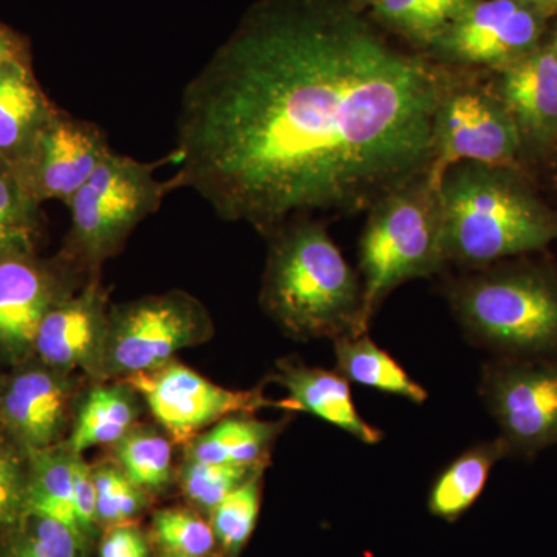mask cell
I'll list each match as a JSON object with an SVG mask.
<instances>
[{"mask_svg":"<svg viewBox=\"0 0 557 557\" xmlns=\"http://www.w3.org/2000/svg\"><path fill=\"white\" fill-rule=\"evenodd\" d=\"M446 76L354 0H259L183 90L174 178L263 237L368 212L434 170Z\"/></svg>","mask_w":557,"mask_h":557,"instance_id":"6da1fadb","label":"cell"},{"mask_svg":"<svg viewBox=\"0 0 557 557\" xmlns=\"http://www.w3.org/2000/svg\"><path fill=\"white\" fill-rule=\"evenodd\" d=\"M269 240L260 306L285 335L299 341L368 333L361 278L322 219H298Z\"/></svg>","mask_w":557,"mask_h":557,"instance_id":"7a4b0ae2","label":"cell"},{"mask_svg":"<svg viewBox=\"0 0 557 557\" xmlns=\"http://www.w3.org/2000/svg\"><path fill=\"white\" fill-rule=\"evenodd\" d=\"M448 262L465 270L528 255L557 239V214L519 168L461 161L440 175Z\"/></svg>","mask_w":557,"mask_h":557,"instance_id":"3957f363","label":"cell"},{"mask_svg":"<svg viewBox=\"0 0 557 557\" xmlns=\"http://www.w3.org/2000/svg\"><path fill=\"white\" fill-rule=\"evenodd\" d=\"M438 182L428 172L366 212L358 249L366 324L399 285L434 276L448 265Z\"/></svg>","mask_w":557,"mask_h":557,"instance_id":"277c9868","label":"cell"},{"mask_svg":"<svg viewBox=\"0 0 557 557\" xmlns=\"http://www.w3.org/2000/svg\"><path fill=\"white\" fill-rule=\"evenodd\" d=\"M445 296L472 339L509 351H557V278L536 267L468 270Z\"/></svg>","mask_w":557,"mask_h":557,"instance_id":"5b68a950","label":"cell"},{"mask_svg":"<svg viewBox=\"0 0 557 557\" xmlns=\"http://www.w3.org/2000/svg\"><path fill=\"white\" fill-rule=\"evenodd\" d=\"M157 163L109 153L94 175L69 201L70 230L58 255L84 276L94 277L120 255L139 223L156 214L177 180L160 182Z\"/></svg>","mask_w":557,"mask_h":557,"instance_id":"8992f818","label":"cell"},{"mask_svg":"<svg viewBox=\"0 0 557 557\" xmlns=\"http://www.w3.org/2000/svg\"><path fill=\"white\" fill-rule=\"evenodd\" d=\"M212 336L207 307L183 289L112 304L101 381L152 372L183 348L201 346Z\"/></svg>","mask_w":557,"mask_h":557,"instance_id":"52a82bcc","label":"cell"},{"mask_svg":"<svg viewBox=\"0 0 557 557\" xmlns=\"http://www.w3.org/2000/svg\"><path fill=\"white\" fill-rule=\"evenodd\" d=\"M486 72L448 69L435 115L434 172L461 161L519 168L522 143L511 113Z\"/></svg>","mask_w":557,"mask_h":557,"instance_id":"ba28073f","label":"cell"},{"mask_svg":"<svg viewBox=\"0 0 557 557\" xmlns=\"http://www.w3.org/2000/svg\"><path fill=\"white\" fill-rule=\"evenodd\" d=\"M89 278L60 255L42 258L36 249H0V368L35 357L42 319Z\"/></svg>","mask_w":557,"mask_h":557,"instance_id":"9c48e42d","label":"cell"},{"mask_svg":"<svg viewBox=\"0 0 557 557\" xmlns=\"http://www.w3.org/2000/svg\"><path fill=\"white\" fill-rule=\"evenodd\" d=\"M126 381L137 388L153 421L182 448L223 418L256 413L270 406L282 409L281 401L267 399L260 387L231 391L177 359Z\"/></svg>","mask_w":557,"mask_h":557,"instance_id":"30bf717a","label":"cell"},{"mask_svg":"<svg viewBox=\"0 0 557 557\" xmlns=\"http://www.w3.org/2000/svg\"><path fill=\"white\" fill-rule=\"evenodd\" d=\"M542 16L522 0H475L429 47L446 69L498 72L537 49Z\"/></svg>","mask_w":557,"mask_h":557,"instance_id":"8fae6325","label":"cell"},{"mask_svg":"<svg viewBox=\"0 0 557 557\" xmlns=\"http://www.w3.org/2000/svg\"><path fill=\"white\" fill-rule=\"evenodd\" d=\"M90 381L33 357L7 370L0 398V426L28 453L67 440Z\"/></svg>","mask_w":557,"mask_h":557,"instance_id":"7c38bea8","label":"cell"},{"mask_svg":"<svg viewBox=\"0 0 557 557\" xmlns=\"http://www.w3.org/2000/svg\"><path fill=\"white\" fill-rule=\"evenodd\" d=\"M482 395L509 453L536 454L557 443V362H498L486 368Z\"/></svg>","mask_w":557,"mask_h":557,"instance_id":"4fadbf2b","label":"cell"},{"mask_svg":"<svg viewBox=\"0 0 557 557\" xmlns=\"http://www.w3.org/2000/svg\"><path fill=\"white\" fill-rule=\"evenodd\" d=\"M112 150L98 124L58 108L13 175L39 205L47 200L67 205Z\"/></svg>","mask_w":557,"mask_h":557,"instance_id":"5bb4252c","label":"cell"},{"mask_svg":"<svg viewBox=\"0 0 557 557\" xmlns=\"http://www.w3.org/2000/svg\"><path fill=\"white\" fill-rule=\"evenodd\" d=\"M110 307L100 274L90 277L42 319L35 357L51 368L101 381Z\"/></svg>","mask_w":557,"mask_h":557,"instance_id":"9a60e30c","label":"cell"},{"mask_svg":"<svg viewBox=\"0 0 557 557\" xmlns=\"http://www.w3.org/2000/svg\"><path fill=\"white\" fill-rule=\"evenodd\" d=\"M493 83L515 120L523 153L552 152L557 145V60L536 49L493 72Z\"/></svg>","mask_w":557,"mask_h":557,"instance_id":"2e32d148","label":"cell"},{"mask_svg":"<svg viewBox=\"0 0 557 557\" xmlns=\"http://www.w3.org/2000/svg\"><path fill=\"white\" fill-rule=\"evenodd\" d=\"M271 380L287 391V410L311 413L368 445L383 440V432L359 416L350 384L341 373L281 359Z\"/></svg>","mask_w":557,"mask_h":557,"instance_id":"e0dca14e","label":"cell"},{"mask_svg":"<svg viewBox=\"0 0 557 557\" xmlns=\"http://www.w3.org/2000/svg\"><path fill=\"white\" fill-rule=\"evenodd\" d=\"M57 110L36 79L32 58L11 61L0 69V159L11 174Z\"/></svg>","mask_w":557,"mask_h":557,"instance_id":"ac0fdd59","label":"cell"},{"mask_svg":"<svg viewBox=\"0 0 557 557\" xmlns=\"http://www.w3.org/2000/svg\"><path fill=\"white\" fill-rule=\"evenodd\" d=\"M146 405L126 380L90 381L84 391L65 445L73 453L112 448L141 423Z\"/></svg>","mask_w":557,"mask_h":557,"instance_id":"d6986e66","label":"cell"},{"mask_svg":"<svg viewBox=\"0 0 557 557\" xmlns=\"http://www.w3.org/2000/svg\"><path fill=\"white\" fill-rule=\"evenodd\" d=\"M287 421L259 420L255 413L223 418L186 443L183 458L231 467H269L271 449Z\"/></svg>","mask_w":557,"mask_h":557,"instance_id":"ffe728a7","label":"cell"},{"mask_svg":"<svg viewBox=\"0 0 557 557\" xmlns=\"http://www.w3.org/2000/svg\"><path fill=\"white\" fill-rule=\"evenodd\" d=\"M507 454L500 438L465 450L435 480L429 494L432 515L446 520L463 515L485 490L491 469Z\"/></svg>","mask_w":557,"mask_h":557,"instance_id":"44dd1931","label":"cell"},{"mask_svg":"<svg viewBox=\"0 0 557 557\" xmlns=\"http://www.w3.org/2000/svg\"><path fill=\"white\" fill-rule=\"evenodd\" d=\"M174 440L157 423H139L110 448L113 461L150 497L160 496L175 483Z\"/></svg>","mask_w":557,"mask_h":557,"instance_id":"7402d4cb","label":"cell"},{"mask_svg":"<svg viewBox=\"0 0 557 557\" xmlns=\"http://www.w3.org/2000/svg\"><path fill=\"white\" fill-rule=\"evenodd\" d=\"M333 343H335L336 362H338L341 375L348 383L399 395L418 405L426 401V391L416 380L410 379L409 373L398 364L397 359L376 346L369 338L368 333L343 336Z\"/></svg>","mask_w":557,"mask_h":557,"instance_id":"603a6c76","label":"cell"},{"mask_svg":"<svg viewBox=\"0 0 557 557\" xmlns=\"http://www.w3.org/2000/svg\"><path fill=\"white\" fill-rule=\"evenodd\" d=\"M75 454L65 445V442L54 448L30 453L28 515L58 520L83 537L76 522L75 507H73Z\"/></svg>","mask_w":557,"mask_h":557,"instance_id":"cb8c5ba5","label":"cell"},{"mask_svg":"<svg viewBox=\"0 0 557 557\" xmlns=\"http://www.w3.org/2000/svg\"><path fill=\"white\" fill-rule=\"evenodd\" d=\"M475 0H375L373 16L406 38L431 47Z\"/></svg>","mask_w":557,"mask_h":557,"instance_id":"d4e9b609","label":"cell"},{"mask_svg":"<svg viewBox=\"0 0 557 557\" xmlns=\"http://www.w3.org/2000/svg\"><path fill=\"white\" fill-rule=\"evenodd\" d=\"M149 539L161 556L211 557L218 539L197 509L172 507L159 509L150 522Z\"/></svg>","mask_w":557,"mask_h":557,"instance_id":"484cf974","label":"cell"},{"mask_svg":"<svg viewBox=\"0 0 557 557\" xmlns=\"http://www.w3.org/2000/svg\"><path fill=\"white\" fill-rule=\"evenodd\" d=\"M265 468L231 467L183 458L177 467L175 483L193 508L209 518L223 498L252 475L265 471Z\"/></svg>","mask_w":557,"mask_h":557,"instance_id":"4316f807","label":"cell"},{"mask_svg":"<svg viewBox=\"0 0 557 557\" xmlns=\"http://www.w3.org/2000/svg\"><path fill=\"white\" fill-rule=\"evenodd\" d=\"M89 545L58 520L28 515L0 544V557H87Z\"/></svg>","mask_w":557,"mask_h":557,"instance_id":"83f0119b","label":"cell"},{"mask_svg":"<svg viewBox=\"0 0 557 557\" xmlns=\"http://www.w3.org/2000/svg\"><path fill=\"white\" fill-rule=\"evenodd\" d=\"M30 453L0 426V544L28 516Z\"/></svg>","mask_w":557,"mask_h":557,"instance_id":"f1b7e54d","label":"cell"},{"mask_svg":"<svg viewBox=\"0 0 557 557\" xmlns=\"http://www.w3.org/2000/svg\"><path fill=\"white\" fill-rule=\"evenodd\" d=\"M101 528L134 522L148 508L150 496L135 485L112 458L91 465Z\"/></svg>","mask_w":557,"mask_h":557,"instance_id":"f546056e","label":"cell"},{"mask_svg":"<svg viewBox=\"0 0 557 557\" xmlns=\"http://www.w3.org/2000/svg\"><path fill=\"white\" fill-rule=\"evenodd\" d=\"M262 475L258 472L242 483L209 516L218 545L231 557L244 548L258 523Z\"/></svg>","mask_w":557,"mask_h":557,"instance_id":"4dcf8cb0","label":"cell"},{"mask_svg":"<svg viewBox=\"0 0 557 557\" xmlns=\"http://www.w3.org/2000/svg\"><path fill=\"white\" fill-rule=\"evenodd\" d=\"M42 233L40 205L11 172L0 174V249L38 247Z\"/></svg>","mask_w":557,"mask_h":557,"instance_id":"1f68e13d","label":"cell"},{"mask_svg":"<svg viewBox=\"0 0 557 557\" xmlns=\"http://www.w3.org/2000/svg\"><path fill=\"white\" fill-rule=\"evenodd\" d=\"M73 507L81 534L90 544L97 539L101 527L97 519V491L91 465L87 463L83 454H75L73 460Z\"/></svg>","mask_w":557,"mask_h":557,"instance_id":"d6a6232c","label":"cell"},{"mask_svg":"<svg viewBox=\"0 0 557 557\" xmlns=\"http://www.w3.org/2000/svg\"><path fill=\"white\" fill-rule=\"evenodd\" d=\"M152 542L134 522L106 528L98 557H152Z\"/></svg>","mask_w":557,"mask_h":557,"instance_id":"836d02e7","label":"cell"},{"mask_svg":"<svg viewBox=\"0 0 557 557\" xmlns=\"http://www.w3.org/2000/svg\"><path fill=\"white\" fill-rule=\"evenodd\" d=\"M30 58L27 40L20 33L0 24V69L11 61Z\"/></svg>","mask_w":557,"mask_h":557,"instance_id":"e575fe53","label":"cell"},{"mask_svg":"<svg viewBox=\"0 0 557 557\" xmlns=\"http://www.w3.org/2000/svg\"><path fill=\"white\" fill-rule=\"evenodd\" d=\"M525 5L537 11L541 16L557 14V0H522Z\"/></svg>","mask_w":557,"mask_h":557,"instance_id":"d590c367","label":"cell"},{"mask_svg":"<svg viewBox=\"0 0 557 557\" xmlns=\"http://www.w3.org/2000/svg\"><path fill=\"white\" fill-rule=\"evenodd\" d=\"M7 372H0V398H2L3 387H5Z\"/></svg>","mask_w":557,"mask_h":557,"instance_id":"8d00e7d4","label":"cell"},{"mask_svg":"<svg viewBox=\"0 0 557 557\" xmlns=\"http://www.w3.org/2000/svg\"><path fill=\"white\" fill-rule=\"evenodd\" d=\"M10 171V168L7 166V163L5 161H3L2 159H0V174H9Z\"/></svg>","mask_w":557,"mask_h":557,"instance_id":"74e56055","label":"cell"},{"mask_svg":"<svg viewBox=\"0 0 557 557\" xmlns=\"http://www.w3.org/2000/svg\"><path fill=\"white\" fill-rule=\"evenodd\" d=\"M548 49L552 50V53L555 54V58L557 60V33L555 39H553L552 46H549Z\"/></svg>","mask_w":557,"mask_h":557,"instance_id":"f35d334b","label":"cell"},{"mask_svg":"<svg viewBox=\"0 0 557 557\" xmlns=\"http://www.w3.org/2000/svg\"><path fill=\"white\" fill-rule=\"evenodd\" d=\"M355 3L359 7V3H369V5H372L375 0H354Z\"/></svg>","mask_w":557,"mask_h":557,"instance_id":"ab89813d","label":"cell"},{"mask_svg":"<svg viewBox=\"0 0 557 557\" xmlns=\"http://www.w3.org/2000/svg\"><path fill=\"white\" fill-rule=\"evenodd\" d=\"M161 557H175V556H161Z\"/></svg>","mask_w":557,"mask_h":557,"instance_id":"60d3db41","label":"cell"}]
</instances>
